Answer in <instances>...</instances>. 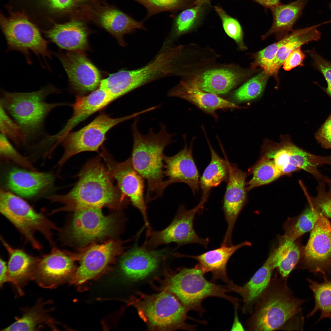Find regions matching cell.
Segmentation results:
<instances>
[{"mask_svg": "<svg viewBox=\"0 0 331 331\" xmlns=\"http://www.w3.org/2000/svg\"><path fill=\"white\" fill-rule=\"evenodd\" d=\"M59 91L51 84L31 92L1 90L0 105L20 127L25 136L26 144L45 135L44 123L47 116L55 108L66 105L45 101L49 95Z\"/></svg>", "mask_w": 331, "mask_h": 331, "instance_id": "3", "label": "cell"}, {"mask_svg": "<svg viewBox=\"0 0 331 331\" xmlns=\"http://www.w3.org/2000/svg\"><path fill=\"white\" fill-rule=\"evenodd\" d=\"M306 57L300 47L298 48L291 53L284 61L283 68L289 71L298 66H303V62Z\"/></svg>", "mask_w": 331, "mask_h": 331, "instance_id": "48", "label": "cell"}, {"mask_svg": "<svg viewBox=\"0 0 331 331\" xmlns=\"http://www.w3.org/2000/svg\"><path fill=\"white\" fill-rule=\"evenodd\" d=\"M306 52L312 59L314 67L324 77L327 84L325 91L331 98V62L323 58L314 49L308 50Z\"/></svg>", "mask_w": 331, "mask_h": 331, "instance_id": "46", "label": "cell"}, {"mask_svg": "<svg viewBox=\"0 0 331 331\" xmlns=\"http://www.w3.org/2000/svg\"><path fill=\"white\" fill-rule=\"evenodd\" d=\"M211 7L196 5L182 10L174 18L173 32L180 35L191 29L204 19Z\"/></svg>", "mask_w": 331, "mask_h": 331, "instance_id": "38", "label": "cell"}, {"mask_svg": "<svg viewBox=\"0 0 331 331\" xmlns=\"http://www.w3.org/2000/svg\"><path fill=\"white\" fill-rule=\"evenodd\" d=\"M197 264L191 268H183L168 280L166 291L175 295L188 311L194 310L201 316L205 311L202 301L210 297H219L238 305L237 298L227 295L231 291L226 287L208 281Z\"/></svg>", "mask_w": 331, "mask_h": 331, "instance_id": "7", "label": "cell"}, {"mask_svg": "<svg viewBox=\"0 0 331 331\" xmlns=\"http://www.w3.org/2000/svg\"><path fill=\"white\" fill-rule=\"evenodd\" d=\"M54 177L51 173L21 168H14L7 173L5 179L7 188L21 197L32 198L49 189Z\"/></svg>", "mask_w": 331, "mask_h": 331, "instance_id": "21", "label": "cell"}, {"mask_svg": "<svg viewBox=\"0 0 331 331\" xmlns=\"http://www.w3.org/2000/svg\"><path fill=\"white\" fill-rule=\"evenodd\" d=\"M236 1L244 0H233ZM265 8L270 9L280 3V0H252Z\"/></svg>", "mask_w": 331, "mask_h": 331, "instance_id": "52", "label": "cell"}, {"mask_svg": "<svg viewBox=\"0 0 331 331\" xmlns=\"http://www.w3.org/2000/svg\"><path fill=\"white\" fill-rule=\"evenodd\" d=\"M0 129L1 133L17 146L26 145L25 136L21 127L0 105Z\"/></svg>", "mask_w": 331, "mask_h": 331, "instance_id": "42", "label": "cell"}, {"mask_svg": "<svg viewBox=\"0 0 331 331\" xmlns=\"http://www.w3.org/2000/svg\"><path fill=\"white\" fill-rule=\"evenodd\" d=\"M275 268V264L269 256L262 266L243 286H239L233 283L227 285L231 291L238 294L242 297L243 312L251 311L253 305L268 286L272 271Z\"/></svg>", "mask_w": 331, "mask_h": 331, "instance_id": "26", "label": "cell"}, {"mask_svg": "<svg viewBox=\"0 0 331 331\" xmlns=\"http://www.w3.org/2000/svg\"><path fill=\"white\" fill-rule=\"evenodd\" d=\"M124 242L110 239L101 244L93 243L78 254L80 264L70 280L80 284L91 279L105 269L119 255L124 253Z\"/></svg>", "mask_w": 331, "mask_h": 331, "instance_id": "14", "label": "cell"}, {"mask_svg": "<svg viewBox=\"0 0 331 331\" xmlns=\"http://www.w3.org/2000/svg\"><path fill=\"white\" fill-rule=\"evenodd\" d=\"M114 101L108 92L100 87L87 95L76 96L74 103L70 105L73 110L72 116L57 135L63 136L80 123Z\"/></svg>", "mask_w": 331, "mask_h": 331, "instance_id": "24", "label": "cell"}, {"mask_svg": "<svg viewBox=\"0 0 331 331\" xmlns=\"http://www.w3.org/2000/svg\"><path fill=\"white\" fill-rule=\"evenodd\" d=\"M82 0H45L49 6L56 11H64L72 9Z\"/></svg>", "mask_w": 331, "mask_h": 331, "instance_id": "49", "label": "cell"}, {"mask_svg": "<svg viewBox=\"0 0 331 331\" xmlns=\"http://www.w3.org/2000/svg\"><path fill=\"white\" fill-rule=\"evenodd\" d=\"M229 175L223 209L227 228L221 244L232 245L231 237L236 220L246 200V173L228 160Z\"/></svg>", "mask_w": 331, "mask_h": 331, "instance_id": "17", "label": "cell"}, {"mask_svg": "<svg viewBox=\"0 0 331 331\" xmlns=\"http://www.w3.org/2000/svg\"><path fill=\"white\" fill-rule=\"evenodd\" d=\"M0 155L3 160L12 162L21 168L33 171L37 170L29 160L20 154L4 134H0Z\"/></svg>", "mask_w": 331, "mask_h": 331, "instance_id": "43", "label": "cell"}, {"mask_svg": "<svg viewBox=\"0 0 331 331\" xmlns=\"http://www.w3.org/2000/svg\"><path fill=\"white\" fill-rule=\"evenodd\" d=\"M77 259V254L54 246L49 253L40 256L33 280L44 288H55L72 274Z\"/></svg>", "mask_w": 331, "mask_h": 331, "instance_id": "16", "label": "cell"}, {"mask_svg": "<svg viewBox=\"0 0 331 331\" xmlns=\"http://www.w3.org/2000/svg\"><path fill=\"white\" fill-rule=\"evenodd\" d=\"M40 302L25 312L22 316L3 331H34L39 325L53 321Z\"/></svg>", "mask_w": 331, "mask_h": 331, "instance_id": "34", "label": "cell"}, {"mask_svg": "<svg viewBox=\"0 0 331 331\" xmlns=\"http://www.w3.org/2000/svg\"><path fill=\"white\" fill-rule=\"evenodd\" d=\"M250 242L245 241L235 245H221L219 248L210 250L196 256H185L198 261L197 264L204 274L210 272L211 282L221 280L227 285L232 282L229 279L226 272L227 263L231 257L237 250L244 246H249Z\"/></svg>", "mask_w": 331, "mask_h": 331, "instance_id": "25", "label": "cell"}, {"mask_svg": "<svg viewBox=\"0 0 331 331\" xmlns=\"http://www.w3.org/2000/svg\"><path fill=\"white\" fill-rule=\"evenodd\" d=\"M143 6L147 11L145 20L163 12L176 13L194 6L196 0H133Z\"/></svg>", "mask_w": 331, "mask_h": 331, "instance_id": "41", "label": "cell"}, {"mask_svg": "<svg viewBox=\"0 0 331 331\" xmlns=\"http://www.w3.org/2000/svg\"><path fill=\"white\" fill-rule=\"evenodd\" d=\"M0 211L17 229L25 242L33 249H41L42 245L36 234L40 233L50 246H55L54 230H59L56 225L41 213L37 212L22 197L1 189Z\"/></svg>", "mask_w": 331, "mask_h": 331, "instance_id": "6", "label": "cell"}, {"mask_svg": "<svg viewBox=\"0 0 331 331\" xmlns=\"http://www.w3.org/2000/svg\"><path fill=\"white\" fill-rule=\"evenodd\" d=\"M79 51L58 53L56 55L63 65L73 90L79 93L93 91L99 86L100 73L86 56Z\"/></svg>", "mask_w": 331, "mask_h": 331, "instance_id": "18", "label": "cell"}, {"mask_svg": "<svg viewBox=\"0 0 331 331\" xmlns=\"http://www.w3.org/2000/svg\"><path fill=\"white\" fill-rule=\"evenodd\" d=\"M139 294L133 299V304L150 329L163 331L195 330V326L185 322L188 310L172 293L166 291L151 295Z\"/></svg>", "mask_w": 331, "mask_h": 331, "instance_id": "8", "label": "cell"}, {"mask_svg": "<svg viewBox=\"0 0 331 331\" xmlns=\"http://www.w3.org/2000/svg\"><path fill=\"white\" fill-rule=\"evenodd\" d=\"M169 253L167 249L149 250L136 242L129 250L122 254L119 267L128 278L138 280L145 278L154 272L161 261Z\"/></svg>", "mask_w": 331, "mask_h": 331, "instance_id": "19", "label": "cell"}, {"mask_svg": "<svg viewBox=\"0 0 331 331\" xmlns=\"http://www.w3.org/2000/svg\"><path fill=\"white\" fill-rule=\"evenodd\" d=\"M206 5L211 6L210 0H196L194 4L195 5Z\"/></svg>", "mask_w": 331, "mask_h": 331, "instance_id": "53", "label": "cell"}, {"mask_svg": "<svg viewBox=\"0 0 331 331\" xmlns=\"http://www.w3.org/2000/svg\"><path fill=\"white\" fill-rule=\"evenodd\" d=\"M100 156L111 174L117 181L120 191L140 212L147 230L151 229L144 197V179L134 168L130 158L124 162H117L104 148Z\"/></svg>", "mask_w": 331, "mask_h": 331, "instance_id": "13", "label": "cell"}, {"mask_svg": "<svg viewBox=\"0 0 331 331\" xmlns=\"http://www.w3.org/2000/svg\"><path fill=\"white\" fill-rule=\"evenodd\" d=\"M168 96L188 101L210 113L220 109L241 108L218 95L202 90L198 86L197 78L189 81H181L169 91Z\"/></svg>", "mask_w": 331, "mask_h": 331, "instance_id": "22", "label": "cell"}, {"mask_svg": "<svg viewBox=\"0 0 331 331\" xmlns=\"http://www.w3.org/2000/svg\"><path fill=\"white\" fill-rule=\"evenodd\" d=\"M286 278H274L257 301L252 315L246 322L248 330L269 331L279 329L300 312L304 300L295 297Z\"/></svg>", "mask_w": 331, "mask_h": 331, "instance_id": "5", "label": "cell"}, {"mask_svg": "<svg viewBox=\"0 0 331 331\" xmlns=\"http://www.w3.org/2000/svg\"><path fill=\"white\" fill-rule=\"evenodd\" d=\"M101 156L89 160L78 174V180L67 194L53 195L46 199L63 206L51 211L50 215L89 208L106 207L121 211L129 199L113 184V177L101 163Z\"/></svg>", "mask_w": 331, "mask_h": 331, "instance_id": "1", "label": "cell"}, {"mask_svg": "<svg viewBox=\"0 0 331 331\" xmlns=\"http://www.w3.org/2000/svg\"><path fill=\"white\" fill-rule=\"evenodd\" d=\"M138 117H135L131 125L133 144L130 158L135 169L146 181V202H150L162 196L165 189L164 151L174 142V134L168 133L161 123L158 132L155 133L151 128L143 135L138 130Z\"/></svg>", "mask_w": 331, "mask_h": 331, "instance_id": "2", "label": "cell"}, {"mask_svg": "<svg viewBox=\"0 0 331 331\" xmlns=\"http://www.w3.org/2000/svg\"><path fill=\"white\" fill-rule=\"evenodd\" d=\"M139 111L121 117L113 118L105 113H101L92 121L79 130L68 133L56 142L61 144L64 152L56 166L58 172L71 157L87 151H97L106 139L107 132L112 127L124 121L142 114Z\"/></svg>", "mask_w": 331, "mask_h": 331, "instance_id": "9", "label": "cell"}, {"mask_svg": "<svg viewBox=\"0 0 331 331\" xmlns=\"http://www.w3.org/2000/svg\"><path fill=\"white\" fill-rule=\"evenodd\" d=\"M234 306V322L232 326L231 330H244V328H243L241 323L239 321L238 316V314L237 313V308L238 307V306L236 305H235Z\"/></svg>", "mask_w": 331, "mask_h": 331, "instance_id": "51", "label": "cell"}, {"mask_svg": "<svg viewBox=\"0 0 331 331\" xmlns=\"http://www.w3.org/2000/svg\"><path fill=\"white\" fill-rule=\"evenodd\" d=\"M306 0H296L287 4L281 3L272 6L273 21L269 30L262 36V39L272 35L278 37L286 36L293 30V27L300 17L306 4Z\"/></svg>", "mask_w": 331, "mask_h": 331, "instance_id": "29", "label": "cell"}, {"mask_svg": "<svg viewBox=\"0 0 331 331\" xmlns=\"http://www.w3.org/2000/svg\"><path fill=\"white\" fill-rule=\"evenodd\" d=\"M324 282L321 283L308 279L309 287L314 294L315 307L307 315L310 317L318 310L321 312L318 321L327 318H331V280L324 277Z\"/></svg>", "mask_w": 331, "mask_h": 331, "instance_id": "37", "label": "cell"}, {"mask_svg": "<svg viewBox=\"0 0 331 331\" xmlns=\"http://www.w3.org/2000/svg\"><path fill=\"white\" fill-rule=\"evenodd\" d=\"M270 255L281 277L287 278L299 263L301 253L295 241L283 235L280 238L278 246Z\"/></svg>", "mask_w": 331, "mask_h": 331, "instance_id": "32", "label": "cell"}, {"mask_svg": "<svg viewBox=\"0 0 331 331\" xmlns=\"http://www.w3.org/2000/svg\"><path fill=\"white\" fill-rule=\"evenodd\" d=\"M315 137L322 148H331V113L316 133Z\"/></svg>", "mask_w": 331, "mask_h": 331, "instance_id": "47", "label": "cell"}, {"mask_svg": "<svg viewBox=\"0 0 331 331\" xmlns=\"http://www.w3.org/2000/svg\"><path fill=\"white\" fill-rule=\"evenodd\" d=\"M269 76L263 70L237 89L234 93V99L242 102L258 98L263 93Z\"/></svg>", "mask_w": 331, "mask_h": 331, "instance_id": "40", "label": "cell"}, {"mask_svg": "<svg viewBox=\"0 0 331 331\" xmlns=\"http://www.w3.org/2000/svg\"><path fill=\"white\" fill-rule=\"evenodd\" d=\"M289 38V34L279 41L269 45L255 53L254 61L251 64L253 69L260 67L266 70L274 59L279 48Z\"/></svg>", "mask_w": 331, "mask_h": 331, "instance_id": "45", "label": "cell"}, {"mask_svg": "<svg viewBox=\"0 0 331 331\" xmlns=\"http://www.w3.org/2000/svg\"><path fill=\"white\" fill-rule=\"evenodd\" d=\"M251 172L252 177L246 183L247 191L270 183L282 175L273 160L263 157L252 168Z\"/></svg>", "mask_w": 331, "mask_h": 331, "instance_id": "36", "label": "cell"}, {"mask_svg": "<svg viewBox=\"0 0 331 331\" xmlns=\"http://www.w3.org/2000/svg\"><path fill=\"white\" fill-rule=\"evenodd\" d=\"M121 212L106 216L100 208L76 211L67 225L59 230L60 240L67 245L83 248L111 239L123 230L125 220Z\"/></svg>", "mask_w": 331, "mask_h": 331, "instance_id": "4", "label": "cell"}, {"mask_svg": "<svg viewBox=\"0 0 331 331\" xmlns=\"http://www.w3.org/2000/svg\"><path fill=\"white\" fill-rule=\"evenodd\" d=\"M210 162L205 169L200 180L202 196L200 201L205 203L211 189L223 181H227L229 175L228 160L220 158L210 144Z\"/></svg>", "mask_w": 331, "mask_h": 331, "instance_id": "30", "label": "cell"}, {"mask_svg": "<svg viewBox=\"0 0 331 331\" xmlns=\"http://www.w3.org/2000/svg\"><path fill=\"white\" fill-rule=\"evenodd\" d=\"M319 214L318 211L310 206L297 218L289 219L287 222L283 235L295 241L305 233L312 230Z\"/></svg>", "mask_w": 331, "mask_h": 331, "instance_id": "35", "label": "cell"}, {"mask_svg": "<svg viewBox=\"0 0 331 331\" xmlns=\"http://www.w3.org/2000/svg\"><path fill=\"white\" fill-rule=\"evenodd\" d=\"M239 77L229 70L215 69L204 72L197 78V81L202 90L218 95L228 92L237 83Z\"/></svg>", "mask_w": 331, "mask_h": 331, "instance_id": "33", "label": "cell"}, {"mask_svg": "<svg viewBox=\"0 0 331 331\" xmlns=\"http://www.w3.org/2000/svg\"><path fill=\"white\" fill-rule=\"evenodd\" d=\"M101 22L102 26L114 35L123 46L126 44L123 38L124 34L133 32L136 29H146L142 22L138 21L117 10L105 11L101 16Z\"/></svg>", "mask_w": 331, "mask_h": 331, "instance_id": "31", "label": "cell"}, {"mask_svg": "<svg viewBox=\"0 0 331 331\" xmlns=\"http://www.w3.org/2000/svg\"><path fill=\"white\" fill-rule=\"evenodd\" d=\"M200 202L194 208L186 210L180 206L171 223L159 231H147L146 238L142 246L149 250H154L162 245L175 243L178 246L188 244H197L206 248L208 238H203L196 234L193 227V221L196 213L204 205Z\"/></svg>", "mask_w": 331, "mask_h": 331, "instance_id": "12", "label": "cell"}, {"mask_svg": "<svg viewBox=\"0 0 331 331\" xmlns=\"http://www.w3.org/2000/svg\"><path fill=\"white\" fill-rule=\"evenodd\" d=\"M192 144L184 148L172 156L165 155L164 174L167 177L165 180V188L173 183L182 182L187 184L195 195L200 188L199 174L192 155Z\"/></svg>", "mask_w": 331, "mask_h": 331, "instance_id": "20", "label": "cell"}, {"mask_svg": "<svg viewBox=\"0 0 331 331\" xmlns=\"http://www.w3.org/2000/svg\"><path fill=\"white\" fill-rule=\"evenodd\" d=\"M316 187L317 194L310 196L302 182L300 184L306 197L310 206L326 217L331 218V179L318 181Z\"/></svg>", "mask_w": 331, "mask_h": 331, "instance_id": "39", "label": "cell"}, {"mask_svg": "<svg viewBox=\"0 0 331 331\" xmlns=\"http://www.w3.org/2000/svg\"><path fill=\"white\" fill-rule=\"evenodd\" d=\"M1 25L7 45V51L15 50L21 52L31 63L30 53L33 52L44 60L51 58L48 48V41L42 36L36 27L24 16L12 15L2 17Z\"/></svg>", "mask_w": 331, "mask_h": 331, "instance_id": "11", "label": "cell"}, {"mask_svg": "<svg viewBox=\"0 0 331 331\" xmlns=\"http://www.w3.org/2000/svg\"><path fill=\"white\" fill-rule=\"evenodd\" d=\"M325 164L331 165V155L325 156Z\"/></svg>", "mask_w": 331, "mask_h": 331, "instance_id": "54", "label": "cell"}, {"mask_svg": "<svg viewBox=\"0 0 331 331\" xmlns=\"http://www.w3.org/2000/svg\"><path fill=\"white\" fill-rule=\"evenodd\" d=\"M214 10L220 17L223 28L226 34L237 42L241 49H246L243 40L241 26L237 19L230 16L222 7L215 6Z\"/></svg>", "mask_w": 331, "mask_h": 331, "instance_id": "44", "label": "cell"}, {"mask_svg": "<svg viewBox=\"0 0 331 331\" xmlns=\"http://www.w3.org/2000/svg\"><path fill=\"white\" fill-rule=\"evenodd\" d=\"M0 285L1 287L6 282H9L8 275L7 264L3 259H0Z\"/></svg>", "mask_w": 331, "mask_h": 331, "instance_id": "50", "label": "cell"}, {"mask_svg": "<svg viewBox=\"0 0 331 331\" xmlns=\"http://www.w3.org/2000/svg\"><path fill=\"white\" fill-rule=\"evenodd\" d=\"M44 33L51 42L63 49L80 51L86 49L87 46L86 30L78 21L55 24Z\"/></svg>", "mask_w": 331, "mask_h": 331, "instance_id": "27", "label": "cell"}, {"mask_svg": "<svg viewBox=\"0 0 331 331\" xmlns=\"http://www.w3.org/2000/svg\"><path fill=\"white\" fill-rule=\"evenodd\" d=\"M1 242L9 256L7 264L9 282L16 287L20 294L27 282L33 280L40 256L32 255L24 250L13 247L1 236Z\"/></svg>", "mask_w": 331, "mask_h": 331, "instance_id": "23", "label": "cell"}, {"mask_svg": "<svg viewBox=\"0 0 331 331\" xmlns=\"http://www.w3.org/2000/svg\"><path fill=\"white\" fill-rule=\"evenodd\" d=\"M280 139L279 142L265 140L262 147V154L273 161L282 175L303 169L317 180L323 178L324 175L318 168L321 166L320 156L297 146L288 135H282Z\"/></svg>", "mask_w": 331, "mask_h": 331, "instance_id": "10", "label": "cell"}, {"mask_svg": "<svg viewBox=\"0 0 331 331\" xmlns=\"http://www.w3.org/2000/svg\"><path fill=\"white\" fill-rule=\"evenodd\" d=\"M329 22L328 21L291 32L289 34V40L279 48L274 59L265 71L277 81L279 69L290 53L303 44L319 40L321 38V33L318 29V27Z\"/></svg>", "mask_w": 331, "mask_h": 331, "instance_id": "28", "label": "cell"}, {"mask_svg": "<svg viewBox=\"0 0 331 331\" xmlns=\"http://www.w3.org/2000/svg\"><path fill=\"white\" fill-rule=\"evenodd\" d=\"M302 253L303 267L326 277L331 267V223L319 213Z\"/></svg>", "mask_w": 331, "mask_h": 331, "instance_id": "15", "label": "cell"}]
</instances>
